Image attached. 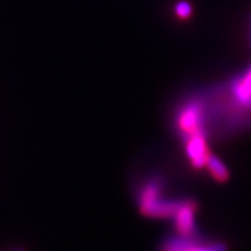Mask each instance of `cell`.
<instances>
[{"label":"cell","instance_id":"obj_2","mask_svg":"<svg viewBox=\"0 0 251 251\" xmlns=\"http://www.w3.org/2000/svg\"><path fill=\"white\" fill-rule=\"evenodd\" d=\"M163 180L152 176L141 184L138 190V206L140 212L148 218H173L180 201L163 198Z\"/></svg>","mask_w":251,"mask_h":251},{"label":"cell","instance_id":"obj_9","mask_svg":"<svg viewBox=\"0 0 251 251\" xmlns=\"http://www.w3.org/2000/svg\"><path fill=\"white\" fill-rule=\"evenodd\" d=\"M249 39H250V48H251V14H250V20H249Z\"/></svg>","mask_w":251,"mask_h":251},{"label":"cell","instance_id":"obj_4","mask_svg":"<svg viewBox=\"0 0 251 251\" xmlns=\"http://www.w3.org/2000/svg\"><path fill=\"white\" fill-rule=\"evenodd\" d=\"M162 251H227L224 243L201 242L198 237H171L162 244Z\"/></svg>","mask_w":251,"mask_h":251},{"label":"cell","instance_id":"obj_5","mask_svg":"<svg viewBox=\"0 0 251 251\" xmlns=\"http://www.w3.org/2000/svg\"><path fill=\"white\" fill-rule=\"evenodd\" d=\"M184 147H186V153L188 159L193 163L194 168L201 169L206 165L208 159V147H206V137L205 135H193L184 140Z\"/></svg>","mask_w":251,"mask_h":251},{"label":"cell","instance_id":"obj_3","mask_svg":"<svg viewBox=\"0 0 251 251\" xmlns=\"http://www.w3.org/2000/svg\"><path fill=\"white\" fill-rule=\"evenodd\" d=\"M196 211H197V202L194 200H181L179 208L173 216L176 234L187 239L197 237Z\"/></svg>","mask_w":251,"mask_h":251},{"label":"cell","instance_id":"obj_7","mask_svg":"<svg viewBox=\"0 0 251 251\" xmlns=\"http://www.w3.org/2000/svg\"><path fill=\"white\" fill-rule=\"evenodd\" d=\"M175 11H176V14H177L180 18H188L190 17V14H191V6H190L188 1L183 0V1H179V3L176 4Z\"/></svg>","mask_w":251,"mask_h":251},{"label":"cell","instance_id":"obj_8","mask_svg":"<svg viewBox=\"0 0 251 251\" xmlns=\"http://www.w3.org/2000/svg\"><path fill=\"white\" fill-rule=\"evenodd\" d=\"M6 251H28L27 249H24V247H14V249H9V250Z\"/></svg>","mask_w":251,"mask_h":251},{"label":"cell","instance_id":"obj_1","mask_svg":"<svg viewBox=\"0 0 251 251\" xmlns=\"http://www.w3.org/2000/svg\"><path fill=\"white\" fill-rule=\"evenodd\" d=\"M197 94L206 137H226L251 127V64L232 80Z\"/></svg>","mask_w":251,"mask_h":251},{"label":"cell","instance_id":"obj_6","mask_svg":"<svg viewBox=\"0 0 251 251\" xmlns=\"http://www.w3.org/2000/svg\"><path fill=\"white\" fill-rule=\"evenodd\" d=\"M206 166L211 172V175L214 176V179L218 181H226L229 179V171L227 168L225 166V163L216 155L209 153L208 155V159H206Z\"/></svg>","mask_w":251,"mask_h":251}]
</instances>
